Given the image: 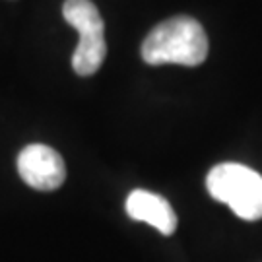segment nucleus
I'll return each mask as SVG.
<instances>
[{
	"label": "nucleus",
	"mask_w": 262,
	"mask_h": 262,
	"mask_svg": "<svg viewBox=\"0 0 262 262\" xmlns=\"http://www.w3.org/2000/svg\"><path fill=\"white\" fill-rule=\"evenodd\" d=\"M18 173L35 190H55L64 183L66 167L56 150L45 144H29L19 151Z\"/></svg>",
	"instance_id": "20e7f679"
},
{
	"label": "nucleus",
	"mask_w": 262,
	"mask_h": 262,
	"mask_svg": "<svg viewBox=\"0 0 262 262\" xmlns=\"http://www.w3.org/2000/svg\"><path fill=\"white\" fill-rule=\"evenodd\" d=\"M208 192L224 202L241 220L262 217V175L241 163H220L206 177Z\"/></svg>",
	"instance_id": "f03ea898"
},
{
	"label": "nucleus",
	"mask_w": 262,
	"mask_h": 262,
	"mask_svg": "<svg viewBox=\"0 0 262 262\" xmlns=\"http://www.w3.org/2000/svg\"><path fill=\"white\" fill-rule=\"evenodd\" d=\"M126 214L136 222L150 224L163 235H171L177 229V215L171 204L150 190H132L126 198Z\"/></svg>",
	"instance_id": "39448f33"
},
{
	"label": "nucleus",
	"mask_w": 262,
	"mask_h": 262,
	"mask_svg": "<svg viewBox=\"0 0 262 262\" xmlns=\"http://www.w3.org/2000/svg\"><path fill=\"white\" fill-rule=\"evenodd\" d=\"M62 16L80 33L72 55V68L76 74L92 76L101 68L107 55L103 18L92 0H66Z\"/></svg>",
	"instance_id": "7ed1b4c3"
},
{
	"label": "nucleus",
	"mask_w": 262,
	"mask_h": 262,
	"mask_svg": "<svg viewBox=\"0 0 262 262\" xmlns=\"http://www.w3.org/2000/svg\"><path fill=\"white\" fill-rule=\"evenodd\" d=\"M208 56V37L200 21L175 16L151 29L142 43V58L148 64L198 66Z\"/></svg>",
	"instance_id": "f257e3e1"
}]
</instances>
